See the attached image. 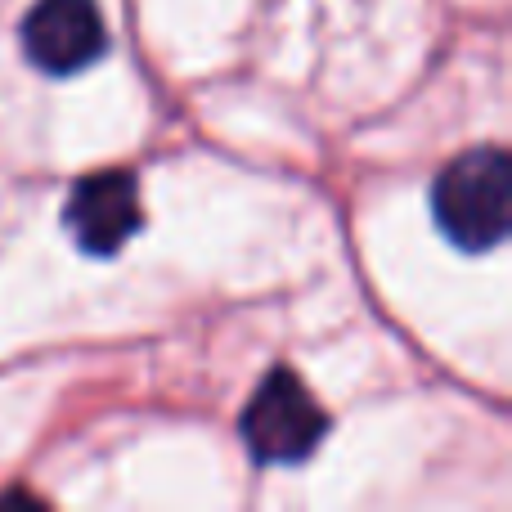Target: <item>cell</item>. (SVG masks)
<instances>
[{"instance_id": "3", "label": "cell", "mask_w": 512, "mask_h": 512, "mask_svg": "<svg viewBox=\"0 0 512 512\" xmlns=\"http://www.w3.org/2000/svg\"><path fill=\"white\" fill-rule=\"evenodd\" d=\"M108 32L95 0H36L23 18V50L50 77H72L104 54Z\"/></svg>"}, {"instance_id": "4", "label": "cell", "mask_w": 512, "mask_h": 512, "mask_svg": "<svg viewBox=\"0 0 512 512\" xmlns=\"http://www.w3.org/2000/svg\"><path fill=\"white\" fill-rule=\"evenodd\" d=\"M68 230L81 252L113 256L140 230V189L131 171H95L68 198Z\"/></svg>"}, {"instance_id": "2", "label": "cell", "mask_w": 512, "mask_h": 512, "mask_svg": "<svg viewBox=\"0 0 512 512\" xmlns=\"http://www.w3.org/2000/svg\"><path fill=\"white\" fill-rule=\"evenodd\" d=\"M328 432V418L292 369H274L243 409V441L261 463H297Z\"/></svg>"}, {"instance_id": "1", "label": "cell", "mask_w": 512, "mask_h": 512, "mask_svg": "<svg viewBox=\"0 0 512 512\" xmlns=\"http://www.w3.org/2000/svg\"><path fill=\"white\" fill-rule=\"evenodd\" d=\"M508 198H512L508 153L486 144V149H468L436 176L432 207L454 248L490 252L508 234Z\"/></svg>"}]
</instances>
